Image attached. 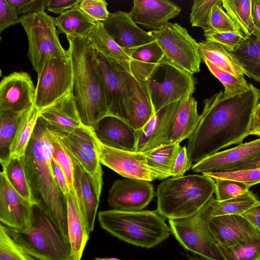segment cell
<instances>
[{"label": "cell", "instance_id": "obj_48", "mask_svg": "<svg viewBox=\"0 0 260 260\" xmlns=\"http://www.w3.org/2000/svg\"><path fill=\"white\" fill-rule=\"evenodd\" d=\"M204 32L206 41L218 43L232 53L241 45L246 37L238 32H219L209 30Z\"/></svg>", "mask_w": 260, "mask_h": 260}, {"label": "cell", "instance_id": "obj_27", "mask_svg": "<svg viewBox=\"0 0 260 260\" xmlns=\"http://www.w3.org/2000/svg\"><path fill=\"white\" fill-rule=\"evenodd\" d=\"M87 39L93 49L114 66L131 74V57L114 41L102 22L96 24Z\"/></svg>", "mask_w": 260, "mask_h": 260}, {"label": "cell", "instance_id": "obj_20", "mask_svg": "<svg viewBox=\"0 0 260 260\" xmlns=\"http://www.w3.org/2000/svg\"><path fill=\"white\" fill-rule=\"evenodd\" d=\"M209 227L217 244L221 247H231L248 239L260 237V234L241 215L212 217Z\"/></svg>", "mask_w": 260, "mask_h": 260}, {"label": "cell", "instance_id": "obj_29", "mask_svg": "<svg viewBox=\"0 0 260 260\" xmlns=\"http://www.w3.org/2000/svg\"><path fill=\"white\" fill-rule=\"evenodd\" d=\"M133 93L130 102L128 123L137 131L144 126L155 114L149 88L146 82L132 76Z\"/></svg>", "mask_w": 260, "mask_h": 260}, {"label": "cell", "instance_id": "obj_30", "mask_svg": "<svg viewBox=\"0 0 260 260\" xmlns=\"http://www.w3.org/2000/svg\"><path fill=\"white\" fill-rule=\"evenodd\" d=\"M129 55L131 74L135 79L142 82L147 80L164 58L161 49L155 40L137 48Z\"/></svg>", "mask_w": 260, "mask_h": 260}, {"label": "cell", "instance_id": "obj_53", "mask_svg": "<svg viewBox=\"0 0 260 260\" xmlns=\"http://www.w3.org/2000/svg\"><path fill=\"white\" fill-rule=\"evenodd\" d=\"M81 0H47L46 9L60 15L66 11L78 5Z\"/></svg>", "mask_w": 260, "mask_h": 260}, {"label": "cell", "instance_id": "obj_28", "mask_svg": "<svg viewBox=\"0 0 260 260\" xmlns=\"http://www.w3.org/2000/svg\"><path fill=\"white\" fill-rule=\"evenodd\" d=\"M67 204V222L69 241L73 260H81L89 238L86 225L80 213L75 193L66 195Z\"/></svg>", "mask_w": 260, "mask_h": 260}, {"label": "cell", "instance_id": "obj_5", "mask_svg": "<svg viewBox=\"0 0 260 260\" xmlns=\"http://www.w3.org/2000/svg\"><path fill=\"white\" fill-rule=\"evenodd\" d=\"M98 220L109 233L127 243L146 248L155 247L172 234L165 218L156 210L100 211Z\"/></svg>", "mask_w": 260, "mask_h": 260}, {"label": "cell", "instance_id": "obj_36", "mask_svg": "<svg viewBox=\"0 0 260 260\" xmlns=\"http://www.w3.org/2000/svg\"><path fill=\"white\" fill-rule=\"evenodd\" d=\"M39 116L40 111L35 106L24 113L10 147V158H21L24 155Z\"/></svg>", "mask_w": 260, "mask_h": 260}, {"label": "cell", "instance_id": "obj_40", "mask_svg": "<svg viewBox=\"0 0 260 260\" xmlns=\"http://www.w3.org/2000/svg\"><path fill=\"white\" fill-rule=\"evenodd\" d=\"M219 248L225 260H260V237L248 239L231 247Z\"/></svg>", "mask_w": 260, "mask_h": 260}, {"label": "cell", "instance_id": "obj_8", "mask_svg": "<svg viewBox=\"0 0 260 260\" xmlns=\"http://www.w3.org/2000/svg\"><path fill=\"white\" fill-rule=\"evenodd\" d=\"M145 82L150 91L155 113L170 104L192 95L197 83L193 75L165 58Z\"/></svg>", "mask_w": 260, "mask_h": 260}, {"label": "cell", "instance_id": "obj_49", "mask_svg": "<svg viewBox=\"0 0 260 260\" xmlns=\"http://www.w3.org/2000/svg\"><path fill=\"white\" fill-rule=\"evenodd\" d=\"M105 0H81L80 10L95 23L103 22L109 17L110 13Z\"/></svg>", "mask_w": 260, "mask_h": 260}, {"label": "cell", "instance_id": "obj_9", "mask_svg": "<svg viewBox=\"0 0 260 260\" xmlns=\"http://www.w3.org/2000/svg\"><path fill=\"white\" fill-rule=\"evenodd\" d=\"M148 32L166 60L192 75L200 71L202 59L199 43L185 28L177 23L168 22L159 30Z\"/></svg>", "mask_w": 260, "mask_h": 260}, {"label": "cell", "instance_id": "obj_32", "mask_svg": "<svg viewBox=\"0 0 260 260\" xmlns=\"http://www.w3.org/2000/svg\"><path fill=\"white\" fill-rule=\"evenodd\" d=\"M202 60H207L219 69L235 76H244L243 70L233 53L221 45L208 41L199 42Z\"/></svg>", "mask_w": 260, "mask_h": 260}, {"label": "cell", "instance_id": "obj_54", "mask_svg": "<svg viewBox=\"0 0 260 260\" xmlns=\"http://www.w3.org/2000/svg\"><path fill=\"white\" fill-rule=\"evenodd\" d=\"M51 163L55 179L61 192L66 196L70 190L65 174L59 165L52 157H51Z\"/></svg>", "mask_w": 260, "mask_h": 260}, {"label": "cell", "instance_id": "obj_57", "mask_svg": "<svg viewBox=\"0 0 260 260\" xmlns=\"http://www.w3.org/2000/svg\"><path fill=\"white\" fill-rule=\"evenodd\" d=\"M260 122V99L255 109L254 115L253 118L251 130Z\"/></svg>", "mask_w": 260, "mask_h": 260}, {"label": "cell", "instance_id": "obj_7", "mask_svg": "<svg viewBox=\"0 0 260 260\" xmlns=\"http://www.w3.org/2000/svg\"><path fill=\"white\" fill-rule=\"evenodd\" d=\"M21 17L28 41V58L37 74L48 59L69 58L59 42L54 18L45 11Z\"/></svg>", "mask_w": 260, "mask_h": 260}, {"label": "cell", "instance_id": "obj_31", "mask_svg": "<svg viewBox=\"0 0 260 260\" xmlns=\"http://www.w3.org/2000/svg\"><path fill=\"white\" fill-rule=\"evenodd\" d=\"M241 66L244 75L260 82V31L246 37L241 45L233 52Z\"/></svg>", "mask_w": 260, "mask_h": 260}, {"label": "cell", "instance_id": "obj_33", "mask_svg": "<svg viewBox=\"0 0 260 260\" xmlns=\"http://www.w3.org/2000/svg\"><path fill=\"white\" fill-rule=\"evenodd\" d=\"M259 200L250 190L233 199L219 201L213 196L201 209L210 218L225 215H241Z\"/></svg>", "mask_w": 260, "mask_h": 260}, {"label": "cell", "instance_id": "obj_22", "mask_svg": "<svg viewBox=\"0 0 260 260\" xmlns=\"http://www.w3.org/2000/svg\"><path fill=\"white\" fill-rule=\"evenodd\" d=\"M92 129L96 138L106 146L136 151V131L127 122L118 117L108 115Z\"/></svg>", "mask_w": 260, "mask_h": 260}, {"label": "cell", "instance_id": "obj_16", "mask_svg": "<svg viewBox=\"0 0 260 260\" xmlns=\"http://www.w3.org/2000/svg\"><path fill=\"white\" fill-rule=\"evenodd\" d=\"M155 195L153 186L149 181L124 178L113 182L107 201L113 209L136 212L146 207Z\"/></svg>", "mask_w": 260, "mask_h": 260}, {"label": "cell", "instance_id": "obj_19", "mask_svg": "<svg viewBox=\"0 0 260 260\" xmlns=\"http://www.w3.org/2000/svg\"><path fill=\"white\" fill-rule=\"evenodd\" d=\"M32 206L15 190L5 173L2 170L0 173L1 223L14 229H24L29 222Z\"/></svg>", "mask_w": 260, "mask_h": 260}, {"label": "cell", "instance_id": "obj_13", "mask_svg": "<svg viewBox=\"0 0 260 260\" xmlns=\"http://www.w3.org/2000/svg\"><path fill=\"white\" fill-rule=\"evenodd\" d=\"M72 69L69 58H51L38 74L34 106L40 111L72 90Z\"/></svg>", "mask_w": 260, "mask_h": 260}, {"label": "cell", "instance_id": "obj_42", "mask_svg": "<svg viewBox=\"0 0 260 260\" xmlns=\"http://www.w3.org/2000/svg\"><path fill=\"white\" fill-rule=\"evenodd\" d=\"M0 260H37L28 254L0 225Z\"/></svg>", "mask_w": 260, "mask_h": 260}, {"label": "cell", "instance_id": "obj_25", "mask_svg": "<svg viewBox=\"0 0 260 260\" xmlns=\"http://www.w3.org/2000/svg\"><path fill=\"white\" fill-rule=\"evenodd\" d=\"M72 159L75 195L80 213L90 233L93 230L100 199L94 191L89 175L75 160Z\"/></svg>", "mask_w": 260, "mask_h": 260}, {"label": "cell", "instance_id": "obj_17", "mask_svg": "<svg viewBox=\"0 0 260 260\" xmlns=\"http://www.w3.org/2000/svg\"><path fill=\"white\" fill-rule=\"evenodd\" d=\"M36 88L30 75L14 72L0 83V112H25L34 106Z\"/></svg>", "mask_w": 260, "mask_h": 260}, {"label": "cell", "instance_id": "obj_12", "mask_svg": "<svg viewBox=\"0 0 260 260\" xmlns=\"http://www.w3.org/2000/svg\"><path fill=\"white\" fill-rule=\"evenodd\" d=\"M94 51L109 115L118 117L128 123L133 93L132 75L118 69L102 55Z\"/></svg>", "mask_w": 260, "mask_h": 260}, {"label": "cell", "instance_id": "obj_43", "mask_svg": "<svg viewBox=\"0 0 260 260\" xmlns=\"http://www.w3.org/2000/svg\"><path fill=\"white\" fill-rule=\"evenodd\" d=\"M208 30L219 32L242 33L231 17L223 10L222 0H219L212 8L209 19V28L206 31Z\"/></svg>", "mask_w": 260, "mask_h": 260}, {"label": "cell", "instance_id": "obj_38", "mask_svg": "<svg viewBox=\"0 0 260 260\" xmlns=\"http://www.w3.org/2000/svg\"><path fill=\"white\" fill-rule=\"evenodd\" d=\"M182 147L179 144L160 145L144 151L148 165L172 177L173 168Z\"/></svg>", "mask_w": 260, "mask_h": 260}, {"label": "cell", "instance_id": "obj_46", "mask_svg": "<svg viewBox=\"0 0 260 260\" xmlns=\"http://www.w3.org/2000/svg\"><path fill=\"white\" fill-rule=\"evenodd\" d=\"M216 199L224 201L237 198L247 193L250 187L241 182L230 180L215 179Z\"/></svg>", "mask_w": 260, "mask_h": 260}, {"label": "cell", "instance_id": "obj_1", "mask_svg": "<svg viewBox=\"0 0 260 260\" xmlns=\"http://www.w3.org/2000/svg\"><path fill=\"white\" fill-rule=\"evenodd\" d=\"M249 88L228 95L220 90L204 100L198 125L188 139L187 154L192 163L231 145L241 144L251 130L260 90L249 83Z\"/></svg>", "mask_w": 260, "mask_h": 260}, {"label": "cell", "instance_id": "obj_14", "mask_svg": "<svg viewBox=\"0 0 260 260\" xmlns=\"http://www.w3.org/2000/svg\"><path fill=\"white\" fill-rule=\"evenodd\" d=\"M260 168V138L217 152L194 164L192 171L236 172Z\"/></svg>", "mask_w": 260, "mask_h": 260}, {"label": "cell", "instance_id": "obj_34", "mask_svg": "<svg viewBox=\"0 0 260 260\" xmlns=\"http://www.w3.org/2000/svg\"><path fill=\"white\" fill-rule=\"evenodd\" d=\"M55 19L58 31L66 36L87 38L96 24L80 10L79 5Z\"/></svg>", "mask_w": 260, "mask_h": 260}, {"label": "cell", "instance_id": "obj_35", "mask_svg": "<svg viewBox=\"0 0 260 260\" xmlns=\"http://www.w3.org/2000/svg\"><path fill=\"white\" fill-rule=\"evenodd\" d=\"M3 171L15 190L31 205L36 204L25 170L23 157L9 158L1 162Z\"/></svg>", "mask_w": 260, "mask_h": 260}, {"label": "cell", "instance_id": "obj_44", "mask_svg": "<svg viewBox=\"0 0 260 260\" xmlns=\"http://www.w3.org/2000/svg\"><path fill=\"white\" fill-rule=\"evenodd\" d=\"M50 134L53 148L52 157L59 165L64 173L70 191L75 193L74 166L72 159L56 138L50 133Z\"/></svg>", "mask_w": 260, "mask_h": 260}, {"label": "cell", "instance_id": "obj_51", "mask_svg": "<svg viewBox=\"0 0 260 260\" xmlns=\"http://www.w3.org/2000/svg\"><path fill=\"white\" fill-rule=\"evenodd\" d=\"M22 17L18 15L14 8L7 0H0V31L6 28L21 23Z\"/></svg>", "mask_w": 260, "mask_h": 260}, {"label": "cell", "instance_id": "obj_2", "mask_svg": "<svg viewBox=\"0 0 260 260\" xmlns=\"http://www.w3.org/2000/svg\"><path fill=\"white\" fill-rule=\"evenodd\" d=\"M52 149L50 133L39 116L23 156V162L36 205L69 241L67 200L53 175L51 163Z\"/></svg>", "mask_w": 260, "mask_h": 260}, {"label": "cell", "instance_id": "obj_4", "mask_svg": "<svg viewBox=\"0 0 260 260\" xmlns=\"http://www.w3.org/2000/svg\"><path fill=\"white\" fill-rule=\"evenodd\" d=\"M215 180L203 174L170 177L158 185L156 211L169 219L193 216L213 196Z\"/></svg>", "mask_w": 260, "mask_h": 260}, {"label": "cell", "instance_id": "obj_45", "mask_svg": "<svg viewBox=\"0 0 260 260\" xmlns=\"http://www.w3.org/2000/svg\"><path fill=\"white\" fill-rule=\"evenodd\" d=\"M219 0H194L189 15L192 26L202 28L204 31L209 28L210 16L213 6Z\"/></svg>", "mask_w": 260, "mask_h": 260}, {"label": "cell", "instance_id": "obj_50", "mask_svg": "<svg viewBox=\"0 0 260 260\" xmlns=\"http://www.w3.org/2000/svg\"><path fill=\"white\" fill-rule=\"evenodd\" d=\"M19 16L45 11L47 0H7Z\"/></svg>", "mask_w": 260, "mask_h": 260}, {"label": "cell", "instance_id": "obj_11", "mask_svg": "<svg viewBox=\"0 0 260 260\" xmlns=\"http://www.w3.org/2000/svg\"><path fill=\"white\" fill-rule=\"evenodd\" d=\"M210 218L200 210L193 216L169 222L172 234L185 249L211 260H225L209 229Z\"/></svg>", "mask_w": 260, "mask_h": 260}, {"label": "cell", "instance_id": "obj_41", "mask_svg": "<svg viewBox=\"0 0 260 260\" xmlns=\"http://www.w3.org/2000/svg\"><path fill=\"white\" fill-rule=\"evenodd\" d=\"M209 71L222 84L224 92L228 95L239 93L247 90L250 87L243 76H235L216 67L207 60H203Z\"/></svg>", "mask_w": 260, "mask_h": 260}, {"label": "cell", "instance_id": "obj_15", "mask_svg": "<svg viewBox=\"0 0 260 260\" xmlns=\"http://www.w3.org/2000/svg\"><path fill=\"white\" fill-rule=\"evenodd\" d=\"M95 139L101 163L124 178L149 182L168 178L162 172L148 165L143 152L110 147L101 143L95 136Z\"/></svg>", "mask_w": 260, "mask_h": 260}, {"label": "cell", "instance_id": "obj_39", "mask_svg": "<svg viewBox=\"0 0 260 260\" xmlns=\"http://www.w3.org/2000/svg\"><path fill=\"white\" fill-rule=\"evenodd\" d=\"M25 112H0V161L10 158V149Z\"/></svg>", "mask_w": 260, "mask_h": 260}, {"label": "cell", "instance_id": "obj_6", "mask_svg": "<svg viewBox=\"0 0 260 260\" xmlns=\"http://www.w3.org/2000/svg\"><path fill=\"white\" fill-rule=\"evenodd\" d=\"M3 225L8 234L36 259L73 260L70 241L37 205L31 206L30 219L24 229Z\"/></svg>", "mask_w": 260, "mask_h": 260}, {"label": "cell", "instance_id": "obj_58", "mask_svg": "<svg viewBox=\"0 0 260 260\" xmlns=\"http://www.w3.org/2000/svg\"><path fill=\"white\" fill-rule=\"evenodd\" d=\"M186 257L189 260H211L206 257L200 256V257L194 254L193 255H190L188 254H186Z\"/></svg>", "mask_w": 260, "mask_h": 260}, {"label": "cell", "instance_id": "obj_55", "mask_svg": "<svg viewBox=\"0 0 260 260\" xmlns=\"http://www.w3.org/2000/svg\"><path fill=\"white\" fill-rule=\"evenodd\" d=\"M242 215L260 234V201L246 210Z\"/></svg>", "mask_w": 260, "mask_h": 260}, {"label": "cell", "instance_id": "obj_59", "mask_svg": "<svg viewBox=\"0 0 260 260\" xmlns=\"http://www.w3.org/2000/svg\"><path fill=\"white\" fill-rule=\"evenodd\" d=\"M95 260H122L115 257H95Z\"/></svg>", "mask_w": 260, "mask_h": 260}, {"label": "cell", "instance_id": "obj_26", "mask_svg": "<svg viewBox=\"0 0 260 260\" xmlns=\"http://www.w3.org/2000/svg\"><path fill=\"white\" fill-rule=\"evenodd\" d=\"M198 103L190 95L180 101L179 107L161 145L180 144L188 139L199 121Z\"/></svg>", "mask_w": 260, "mask_h": 260}, {"label": "cell", "instance_id": "obj_18", "mask_svg": "<svg viewBox=\"0 0 260 260\" xmlns=\"http://www.w3.org/2000/svg\"><path fill=\"white\" fill-rule=\"evenodd\" d=\"M102 23L114 41L128 55L137 48L154 41L148 31L138 26L127 12L117 11L110 13L108 18Z\"/></svg>", "mask_w": 260, "mask_h": 260}, {"label": "cell", "instance_id": "obj_56", "mask_svg": "<svg viewBox=\"0 0 260 260\" xmlns=\"http://www.w3.org/2000/svg\"><path fill=\"white\" fill-rule=\"evenodd\" d=\"M251 13L255 29L260 31V0H252Z\"/></svg>", "mask_w": 260, "mask_h": 260}, {"label": "cell", "instance_id": "obj_47", "mask_svg": "<svg viewBox=\"0 0 260 260\" xmlns=\"http://www.w3.org/2000/svg\"><path fill=\"white\" fill-rule=\"evenodd\" d=\"M214 180H233L247 185L250 187L260 183V168L236 172H206L202 173Z\"/></svg>", "mask_w": 260, "mask_h": 260}, {"label": "cell", "instance_id": "obj_3", "mask_svg": "<svg viewBox=\"0 0 260 260\" xmlns=\"http://www.w3.org/2000/svg\"><path fill=\"white\" fill-rule=\"evenodd\" d=\"M67 38L72 69V95L82 123L92 128L109 115L94 51L86 38Z\"/></svg>", "mask_w": 260, "mask_h": 260}, {"label": "cell", "instance_id": "obj_21", "mask_svg": "<svg viewBox=\"0 0 260 260\" xmlns=\"http://www.w3.org/2000/svg\"><path fill=\"white\" fill-rule=\"evenodd\" d=\"M181 11L179 6L168 0H134L128 13L137 24L154 31L160 29Z\"/></svg>", "mask_w": 260, "mask_h": 260}, {"label": "cell", "instance_id": "obj_10", "mask_svg": "<svg viewBox=\"0 0 260 260\" xmlns=\"http://www.w3.org/2000/svg\"><path fill=\"white\" fill-rule=\"evenodd\" d=\"M49 132L89 175L94 191L100 199L103 171L92 128L84 125L65 133Z\"/></svg>", "mask_w": 260, "mask_h": 260}, {"label": "cell", "instance_id": "obj_37", "mask_svg": "<svg viewBox=\"0 0 260 260\" xmlns=\"http://www.w3.org/2000/svg\"><path fill=\"white\" fill-rule=\"evenodd\" d=\"M251 3L252 0H222L226 12L246 37L256 30L252 17Z\"/></svg>", "mask_w": 260, "mask_h": 260}, {"label": "cell", "instance_id": "obj_52", "mask_svg": "<svg viewBox=\"0 0 260 260\" xmlns=\"http://www.w3.org/2000/svg\"><path fill=\"white\" fill-rule=\"evenodd\" d=\"M193 165L189 158L186 146L182 147L175 160L172 172V177L183 176L186 171L191 169Z\"/></svg>", "mask_w": 260, "mask_h": 260}, {"label": "cell", "instance_id": "obj_24", "mask_svg": "<svg viewBox=\"0 0 260 260\" xmlns=\"http://www.w3.org/2000/svg\"><path fill=\"white\" fill-rule=\"evenodd\" d=\"M180 101L165 107L156 113L144 126L136 131V151L144 152L162 145Z\"/></svg>", "mask_w": 260, "mask_h": 260}, {"label": "cell", "instance_id": "obj_23", "mask_svg": "<svg viewBox=\"0 0 260 260\" xmlns=\"http://www.w3.org/2000/svg\"><path fill=\"white\" fill-rule=\"evenodd\" d=\"M40 117L49 131L65 133L82 127L72 90L40 111Z\"/></svg>", "mask_w": 260, "mask_h": 260}]
</instances>
